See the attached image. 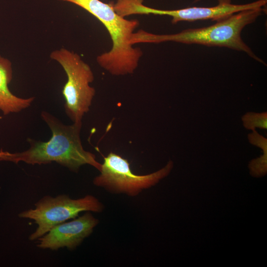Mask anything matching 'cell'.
I'll list each match as a JSON object with an SVG mask.
<instances>
[{"label":"cell","instance_id":"cell-1","mask_svg":"<svg viewBox=\"0 0 267 267\" xmlns=\"http://www.w3.org/2000/svg\"><path fill=\"white\" fill-rule=\"evenodd\" d=\"M41 116L51 131L50 139L43 142L28 138L29 149L21 152H8L5 161L32 165L55 162L75 172L81 166L88 164L100 171L101 164L96 160L95 156L82 146L80 138L82 122L64 125L46 111H43Z\"/></svg>","mask_w":267,"mask_h":267},{"label":"cell","instance_id":"cell-2","mask_svg":"<svg viewBox=\"0 0 267 267\" xmlns=\"http://www.w3.org/2000/svg\"><path fill=\"white\" fill-rule=\"evenodd\" d=\"M265 11V7L245 10L218 21L209 26L185 29L173 34H155L140 30L134 33L133 41L135 44L174 42L225 47L244 52L251 58L265 64L244 42L241 36L243 28L254 22Z\"/></svg>","mask_w":267,"mask_h":267},{"label":"cell","instance_id":"cell-3","mask_svg":"<svg viewBox=\"0 0 267 267\" xmlns=\"http://www.w3.org/2000/svg\"><path fill=\"white\" fill-rule=\"evenodd\" d=\"M74 3L95 17L104 26L112 42L108 52L98 55V64L111 74L122 76L131 74L137 68L142 51L134 47L131 39L139 25L137 20H128L119 15L112 3L100 0H58Z\"/></svg>","mask_w":267,"mask_h":267},{"label":"cell","instance_id":"cell-4","mask_svg":"<svg viewBox=\"0 0 267 267\" xmlns=\"http://www.w3.org/2000/svg\"><path fill=\"white\" fill-rule=\"evenodd\" d=\"M50 57L61 65L67 75L62 91L65 112L73 123L82 122L95 93L89 85L94 80L91 69L78 54L64 48L53 50Z\"/></svg>","mask_w":267,"mask_h":267},{"label":"cell","instance_id":"cell-5","mask_svg":"<svg viewBox=\"0 0 267 267\" xmlns=\"http://www.w3.org/2000/svg\"><path fill=\"white\" fill-rule=\"evenodd\" d=\"M103 209L102 204L92 195L72 199L63 194L55 197H44L35 204L34 209L23 211L19 217L33 220L38 225L29 237L33 241L44 235L54 226L76 218L82 212H100Z\"/></svg>","mask_w":267,"mask_h":267},{"label":"cell","instance_id":"cell-6","mask_svg":"<svg viewBox=\"0 0 267 267\" xmlns=\"http://www.w3.org/2000/svg\"><path fill=\"white\" fill-rule=\"evenodd\" d=\"M173 167V163L170 161L165 167L157 172L146 175H138L132 172L127 159L110 152L104 157L100 174L94 178L93 183L112 193H123L134 196L166 177Z\"/></svg>","mask_w":267,"mask_h":267},{"label":"cell","instance_id":"cell-7","mask_svg":"<svg viewBox=\"0 0 267 267\" xmlns=\"http://www.w3.org/2000/svg\"><path fill=\"white\" fill-rule=\"evenodd\" d=\"M218 0L217 5L211 7L194 6L178 9L162 10L145 5L142 7L141 11L143 14L169 16L172 17V23L175 24L180 21L193 22L201 20L210 19L218 21L241 11L265 7L267 3V0H258L242 4H233L231 0Z\"/></svg>","mask_w":267,"mask_h":267},{"label":"cell","instance_id":"cell-8","mask_svg":"<svg viewBox=\"0 0 267 267\" xmlns=\"http://www.w3.org/2000/svg\"><path fill=\"white\" fill-rule=\"evenodd\" d=\"M98 220L90 213L69 222H64L53 227L48 232L38 238L37 247L43 249L57 250L66 247L74 250L88 237L98 223Z\"/></svg>","mask_w":267,"mask_h":267},{"label":"cell","instance_id":"cell-9","mask_svg":"<svg viewBox=\"0 0 267 267\" xmlns=\"http://www.w3.org/2000/svg\"><path fill=\"white\" fill-rule=\"evenodd\" d=\"M11 61L0 56V110L4 115L18 112L30 106L34 97L23 98L14 95L8 88L12 79Z\"/></svg>","mask_w":267,"mask_h":267},{"label":"cell","instance_id":"cell-10","mask_svg":"<svg viewBox=\"0 0 267 267\" xmlns=\"http://www.w3.org/2000/svg\"><path fill=\"white\" fill-rule=\"evenodd\" d=\"M243 125L247 129L255 130V128L267 129V113L249 112L243 116Z\"/></svg>","mask_w":267,"mask_h":267},{"label":"cell","instance_id":"cell-11","mask_svg":"<svg viewBox=\"0 0 267 267\" xmlns=\"http://www.w3.org/2000/svg\"><path fill=\"white\" fill-rule=\"evenodd\" d=\"M8 152L0 151V161L4 160L5 157L7 155Z\"/></svg>","mask_w":267,"mask_h":267},{"label":"cell","instance_id":"cell-12","mask_svg":"<svg viewBox=\"0 0 267 267\" xmlns=\"http://www.w3.org/2000/svg\"><path fill=\"white\" fill-rule=\"evenodd\" d=\"M200 0H194V2H198V1H200Z\"/></svg>","mask_w":267,"mask_h":267}]
</instances>
